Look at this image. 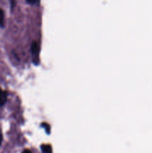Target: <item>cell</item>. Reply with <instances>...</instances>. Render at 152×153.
I'll use <instances>...</instances> for the list:
<instances>
[{
  "label": "cell",
  "instance_id": "3",
  "mask_svg": "<svg viewBox=\"0 0 152 153\" xmlns=\"http://www.w3.org/2000/svg\"><path fill=\"white\" fill-rule=\"evenodd\" d=\"M4 25V11L0 8V27L3 28Z\"/></svg>",
  "mask_w": 152,
  "mask_h": 153
},
{
  "label": "cell",
  "instance_id": "2",
  "mask_svg": "<svg viewBox=\"0 0 152 153\" xmlns=\"http://www.w3.org/2000/svg\"><path fill=\"white\" fill-rule=\"evenodd\" d=\"M7 101V93L0 88V107L4 105Z\"/></svg>",
  "mask_w": 152,
  "mask_h": 153
},
{
  "label": "cell",
  "instance_id": "4",
  "mask_svg": "<svg viewBox=\"0 0 152 153\" xmlns=\"http://www.w3.org/2000/svg\"><path fill=\"white\" fill-rule=\"evenodd\" d=\"M41 149L43 153H52V148L49 145H43Z\"/></svg>",
  "mask_w": 152,
  "mask_h": 153
},
{
  "label": "cell",
  "instance_id": "6",
  "mask_svg": "<svg viewBox=\"0 0 152 153\" xmlns=\"http://www.w3.org/2000/svg\"><path fill=\"white\" fill-rule=\"evenodd\" d=\"M2 140H3V137H2V134H0V146H1V143H2Z\"/></svg>",
  "mask_w": 152,
  "mask_h": 153
},
{
  "label": "cell",
  "instance_id": "1",
  "mask_svg": "<svg viewBox=\"0 0 152 153\" xmlns=\"http://www.w3.org/2000/svg\"><path fill=\"white\" fill-rule=\"evenodd\" d=\"M39 52H40V47L37 42H33L31 44V53L33 56V62L36 65L39 64Z\"/></svg>",
  "mask_w": 152,
  "mask_h": 153
},
{
  "label": "cell",
  "instance_id": "7",
  "mask_svg": "<svg viewBox=\"0 0 152 153\" xmlns=\"http://www.w3.org/2000/svg\"><path fill=\"white\" fill-rule=\"evenodd\" d=\"M22 153H31V151L28 150V149H25V150L23 151V152Z\"/></svg>",
  "mask_w": 152,
  "mask_h": 153
},
{
  "label": "cell",
  "instance_id": "5",
  "mask_svg": "<svg viewBox=\"0 0 152 153\" xmlns=\"http://www.w3.org/2000/svg\"><path fill=\"white\" fill-rule=\"evenodd\" d=\"M37 1V0H27V1H28V3H30V4H35Z\"/></svg>",
  "mask_w": 152,
  "mask_h": 153
}]
</instances>
